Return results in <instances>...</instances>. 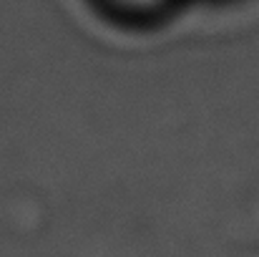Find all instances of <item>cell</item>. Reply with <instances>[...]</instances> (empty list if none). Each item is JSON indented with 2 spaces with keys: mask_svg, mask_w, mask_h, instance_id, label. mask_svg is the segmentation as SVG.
<instances>
[{
  "mask_svg": "<svg viewBox=\"0 0 259 257\" xmlns=\"http://www.w3.org/2000/svg\"><path fill=\"white\" fill-rule=\"evenodd\" d=\"M126 3H131V5H151L156 0H126Z\"/></svg>",
  "mask_w": 259,
  "mask_h": 257,
  "instance_id": "1",
  "label": "cell"
}]
</instances>
